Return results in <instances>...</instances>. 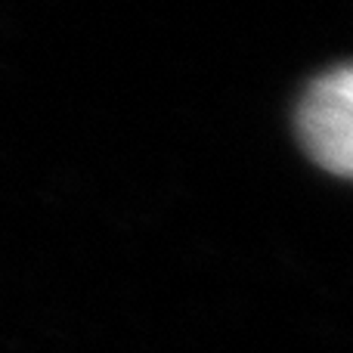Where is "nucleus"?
<instances>
[{"mask_svg": "<svg viewBox=\"0 0 353 353\" xmlns=\"http://www.w3.org/2000/svg\"><path fill=\"white\" fill-rule=\"evenodd\" d=\"M298 130L316 165L353 180V65L313 81L298 109Z\"/></svg>", "mask_w": 353, "mask_h": 353, "instance_id": "1", "label": "nucleus"}]
</instances>
